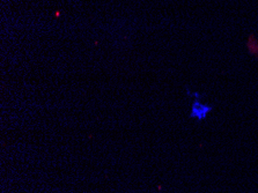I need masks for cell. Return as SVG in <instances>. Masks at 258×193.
I'll return each mask as SVG.
<instances>
[{"instance_id": "6da1fadb", "label": "cell", "mask_w": 258, "mask_h": 193, "mask_svg": "<svg viewBox=\"0 0 258 193\" xmlns=\"http://www.w3.org/2000/svg\"><path fill=\"white\" fill-rule=\"evenodd\" d=\"M193 94L196 97H194V101L193 102V105H191V112L189 117L193 119H197L198 122H201V120H205L207 118L208 113L213 111V105L201 103L199 99L200 95L198 93H193Z\"/></svg>"}, {"instance_id": "7a4b0ae2", "label": "cell", "mask_w": 258, "mask_h": 193, "mask_svg": "<svg viewBox=\"0 0 258 193\" xmlns=\"http://www.w3.org/2000/svg\"><path fill=\"white\" fill-rule=\"evenodd\" d=\"M247 47H248L250 53L257 56L258 54V41L254 39V36L249 37V41H248V43H247Z\"/></svg>"}]
</instances>
